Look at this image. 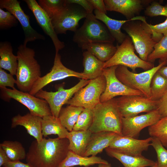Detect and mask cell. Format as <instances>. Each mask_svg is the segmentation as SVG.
Wrapping results in <instances>:
<instances>
[{"mask_svg": "<svg viewBox=\"0 0 167 167\" xmlns=\"http://www.w3.org/2000/svg\"><path fill=\"white\" fill-rule=\"evenodd\" d=\"M109 163L107 161L100 157L84 156L69 151L66 157L58 167H72L76 166L87 167L95 164Z\"/></svg>", "mask_w": 167, "mask_h": 167, "instance_id": "obj_26", "label": "cell"}, {"mask_svg": "<svg viewBox=\"0 0 167 167\" xmlns=\"http://www.w3.org/2000/svg\"><path fill=\"white\" fill-rule=\"evenodd\" d=\"M93 120L89 130L92 133L109 132L122 135V117L116 98L97 104L92 109Z\"/></svg>", "mask_w": 167, "mask_h": 167, "instance_id": "obj_2", "label": "cell"}, {"mask_svg": "<svg viewBox=\"0 0 167 167\" xmlns=\"http://www.w3.org/2000/svg\"><path fill=\"white\" fill-rule=\"evenodd\" d=\"M42 132L44 137L54 134L61 138H67L69 132L63 126L58 118L50 115L42 118Z\"/></svg>", "mask_w": 167, "mask_h": 167, "instance_id": "obj_29", "label": "cell"}, {"mask_svg": "<svg viewBox=\"0 0 167 167\" xmlns=\"http://www.w3.org/2000/svg\"><path fill=\"white\" fill-rule=\"evenodd\" d=\"M5 167H32L28 164L24 163L19 161H9L3 166Z\"/></svg>", "mask_w": 167, "mask_h": 167, "instance_id": "obj_45", "label": "cell"}, {"mask_svg": "<svg viewBox=\"0 0 167 167\" xmlns=\"http://www.w3.org/2000/svg\"><path fill=\"white\" fill-rule=\"evenodd\" d=\"M152 139V137L138 139L117 135L108 148L127 155L140 156L143 151L148 150Z\"/></svg>", "mask_w": 167, "mask_h": 167, "instance_id": "obj_17", "label": "cell"}, {"mask_svg": "<svg viewBox=\"0 0 167 167\" xmlns=\"http://www.w3.org/2000/svg\"><path fill=\"white\" fill-rule=\"evenodd\" d=\"M144 13L146 16L151 17L163 16L167 18V4L162 6L156 2L153 1L146 8Z\"/></svg>", "mask_w": 167, "mask_h": 167, "instance_id": "obj_39", "label": "cell"}, {"mask_svg": "<svg viewBox=\"0 0 167 167\" xmlns=\"http://www.w3.org/2000/svg\"><path fill=\"white\" fill-rule=\"evenodd\" d=\"M98 167H111V164L109 163L108 164H99Z\"/></svg>", "mask_w": 167, "mask_h": 167, "instance_id": "obj_48", "label": "cell"}, {"mask_svg": "<svg viewBox=\"0 0 167 167\" xmlns=\"http://www.w3.org/2000/svg\"><path fill=\"white\" fill-rule=\"evenodd\" d=\"M16 80L10 73L8 74L3 69L0 68V88H2L9 87L14 89Z\"/></svg>", "mask_w": 167, "mask_h": 167, "instance_id": "obj_40", "label": "cell"}, {"mask_svg": "<svg viewBox=\"0 0 167 167\" xmlns=\"http://www.w3.org/2000/svg\"><path fill=\"white\" fill-rule=\"evenodd\" d=\"M92 132L87 131H74L69 132L67 139L69 151L83 156L89 143Z\"/></svg>", "mask_w": 167, "mask_h": 167, "instance_id": "obj_24", "label": "cell"}, {"mask_svg": "<svg viewBox=\"0 0 167 167\" xmlns=\"http://www.w3.org/2000/svg\"><path fill=\"white\" fill-rule=\"evenodd\" d=\"M122 28L131 38L139 58L146 61L155 45L163 36L153 31L146 21H130L125 24Z\"/></svg>", "mask_w": 167, "mask_h": 167, "instance_id": "obj_4", "label": "cell"}, {"mask_svg": "<svg viewBox=\"0 0 167 167\" xmlns=\"http://www.w3.org/2000/svg\"><path fill=\"white\" fill-rule=\"evenodd\" d=\"M68 2L79 5L83 7L87 14L93 13L94 8L88 0H67Z\"/></svg>", "mask_w": 167, "mask_h": 167, "instance_id": "obj_42", "label": "cell"}, {"mask_svg": "<svg viewBox=\"0 0 167 167\" xmlns=\"http://www.w3.org/2000/svg\"><path fill=\"white\" fill-rule=\"evenodd\" d=\"M161 118L167 116V90L158 101L157 109Z\"/></svg>", "mask_w": 167, "mask_h": 167, "instance_id": "obj_41", "label": "cell"}, {"mask_svg": "<svg viewBox=\"0 0 167 167\" xmlns=\"http://www.w3.org/2000/svg\"></svg>", "mask_w": 167, "mask_h": 167, "instance_id": "obj_51", "label": "cell"}, {"mask_svg": "<svg viewBox=\"0 0 167 167\" xmlns=\"http://www.w3.org/2000/svg\"><path fill=\"white\" fill-rule=\"evenodd\" d=\"M83 56L84 70L82 73L88 80L95 79L103 75L105 62L87 51L83 53Z\"/></svg>", "mask_w": 167, "mask_h": 167, "instance_id": "obj_28", "label": "cell"}, {"mask_svg": "<svg viewBox=\"0 0 167 167\" xmlns=\"http://www.w3.org/2000/svg\"><path fill=\"white\" fill-rule=\"evenodd\" d=\"M157 72L167 80V66H162Z\"/></svg>", "mask_w": 167, "mask_h": 167, "instance_id": "obj_47", "label": "cell"}, {"mask_svg": "<svg viewBox=\"0 0 167 167\" xmlns=\"http://www.w3.org/2000/svg\"><path fill=\"white\" fill-rule=\"evenodd\" d=\"M148 132L151 137L160 140L167 148V116L161 118L156 123L149 127Z\"/></svg>", "mask_w": 167, "mask_h": 167, "instance_id": "obj_33", "label": "cell"}, {"mask_svg": "<svg viewBox=\"0 0 167 167\" xmlns=\"http://www.w3.org/2000/svg\"><path fill=\"white\" fill-rule=\"evenodd\" d=\"M118 66H113L103 69V75L106 79V85L104 92L101 95L100 102L108 101L118 96L138 95L144 96L140 91L127 86L119 80L115 74Z\"/></svg>", "mask_w": 167, "mask_h": 167, "instance_id": "obj_14", "label": "cell"}, {"mask_svg": "<svg viewBox=\"0 0 167 167\" xmlns=\"http://www.w3.org/2000/svg\"></svg>", "mask_w": 167, "mask_h": 167, "instance_id": "obj_50", "label": "cell"}, {"mask_svg": "<svg viewBox=\"0 0 167 167\" xmlns=\"http://www.w3.org/2000/svg\"><path fill=\"white\" fill-rule=\"evenodd\" d=\"M67 138H43L40 142L31 143L26 161L32 167H58L69 151Z\"/></svg>", "mask_w": 167, "mask_h": 167, "instance_id": "obj_1", "label": "cell"}, {"mask_svg": "<svg viewBox=\"0 0 167 167\" xmlns=\"http://www.w3.org/2000/svg\"><path fill=\"white\" fill-rule=\"evenodd\" d=\"M73 41L81 48L89 43L111 42L115 41L107 28L93 13L87 14L83 25L74 32Z\"/></svg>", "mask_w": 167, "mask_h": 167, "instance_id": "obj_5", "label": "cell"}, {"mask_svg": "<svg viewBox=\"0 0 167 167\" xmlns=\"http://www.w3.org/2000/svg\"><path fill=\"white\" fill-rule=\"evenodd\" d=\"M157 59H160L161 62L167 61V35H163L155 45L153 51L148 57L147 61L153 63Z\"/></svg>", "mask_w": 167, "mask_h": 167, "instance_id": "obj_35", "label": "cell"}, {"mask_svg": "<svg viewBox=\"0 0 167 167\" xmlns=\"http://www.w3.org/2000/svg\"><path fill=\"white\" fill-rule=\"evenodd\" d=\"M11 161H19L26 158V154L22 143L16 141L5 140L0 144Z\"/></svg>", "mask_w": 167, "mask_h": 167, "instance_id": "obj_31", "label": "cell"}, {"mask_svg": "<svg viewBox=\"0 0 167 167\" xmlns=\"http://www.w3.org/2000/svg\"><path fill=\"white\" fill-rule=\"evenodd\" d=\"M17 54L16 85L19 90L29 92L41 77L40 66L35 58V52L33 49L21 44L18 47Z\"/></svg>", "mask_w": 167, "mask_h": 167, "instance_id": "obj_3", "label": "cell"}, {"mask_svg": "<svg viewBox=\"0 0 167 167\" xmlns=\"http://www.w3.org/2000/svg\"><path fill=\"white\" fill-rule=\"evenodd\" d=\"M105 150L109 156L117 159L124 167H152L156 162L142 155L140 156L129 155L109 148H106Z\"/></svg>", "mask_w": 167, "mask_h": 167, "instance_id": "obj_23", "label": "cell"}, {"mask_svg": "<svg viewBox=\"0 0 167 167\" xmlns=\"http://www.w3.org/2000/svg\"><path fill=\"white\" fill-rule=\"evenodd\" d=\"M81 48L88 51L99 60L105 62L113 56L117 47L115 46L111 42H97L85 45Z\"/></svg>", "mask_w": 167, "mask_h": 167, "instance_id": "obj_25", "label": "cell"}, {"mask_svg": "<svg viewBox=\"0 0 167 167\" xmlns=\"http://www.w3.org/2000/svg\"><path fill=\"white\" fill-rule=\"evenodd\" d=\"M11 44L7 41L0 43V68L8 71L13 75H16L18 65L17 56L13 53Z\"/></svg>", "mask_w": 167, "mask_h": 167, "instance_id": "obj_27", "label": "cell"}, {"mask_svg": "<svg viewBox=\"0 0 167 167\" xmlns=\"http://www.w3.org/2000/svg\"><path fill=\"white\" fill-rule=\"evenodd\" d=\"M70 77L88 80L82 72H76L65 66L62 62L60 55L59 53L55 54L53 66L51 71L40 77L34 84L29 93L35 96L38 92L49 83Z\"/></svg>", "mask_w": 167, "mask_h": 167, "instance_id": "obj_13", "label": "cell"}, {"mask_svg": "<svg viewBox=\"0 0 167 167\" xmlns=\"http://www.w3.org/2000/svg\"><path fill=\"white\" fill-rule=\"evenodd\" d=\"M150 145L154 149L156 152L159 167H167V150L164 147L158 139L152 137Z\"/></svg>", "mask_w": 167, "mask_h": 167, "instance_id": "obj_37", "label": "cell"}, {"mask_svg": "<svg viewBox=\"0 0 167 167\" xmlns=\"http://www.w3.org/2000/svg\"><path fill=\"white\" fill-rule=\"evenodd\" d=\"M152 30L154 32L163 35H167V18L163 22L154 25L149 24Z\"/></svg>", "mask_w": 167, "mask_h": 167, "instance_id": "obj_43", "label": "cell"}, {"mask_svg": "<svg viewBox=\"0 0 167 167\" xmlns=\"http://www.w3.org/2000/svg\"><path fill=\"white\" fill-rule=\"evenodd\" d=\"M94 13L95 18L104 23L112 37L120 44L123 42L126 36L121 30V28L125 24L133 20H140L143 22L146 21L145 17L143 16H136L130 19L118 20L111 18L106 14L96 10H94Z\"/></svg>", "mask_w": 167, "mask_h": 167, "instance_id": "obj_21", "label": "cell"}, {"mask_svg": "<svg viewBox=\"0 0 167 167\" xmlns=\"http://www.w3.org/2000/svg\"><path fill=\"white\" fill-rule=\"evenodd\" d=\"M118 134L112 132H101L92 133L84 156H96L108 148Z\"/></svg>", "mask_w": 167, "mask_h": 167, "instance_id": "obj_22", "label": "cell"}, {"mask_svg": "<svg viewBox=\"0 0 167 167\" xmlns=\"http://www.w3.org/2000/svg\"><path fill=\"white\" fill-rule=\"evenodd\" d=\"M3 96L13 99L27 107L30 113L41 118L52 115L49 105L45 100L36 97L28 92L14 89L1 88Z\"/></svg>", "mask_w": 167, "mask_h": 167, "instance_id": "obj_12", "label": "cell"}, {"mask_svg": "<svg viewBox=\"0 0 167 167\" xmlns=\"http://www.w3.org/2000/svg\"><path fill=\"white\" fill-rule=\"evenodd\" d=\"M18 20L11 13L0 8V28L5 30L16 26Z\"/></svg>", "mask_w": 167, "mask_h": 167, "instance_id": "obj_38", "label": "cell"}, {"mask_svg": "<svg viewBox=\"0 0 167 167\" xmlns=\"http://www.w3.org/2000/svg\"><path fill=\"white\" fill-rule=\"evenodd\" d=\"M84 109L82 107L71 105L62 108L58 118L63 126L69 132L73 130L80 114Z\"/></svg>", "mask_w": 167, "mask_h": 167, "instance_id": "obj_30", "label": "cell"}, {"mask_svg": "<svg viewBox=\"0 0 167 167\" xmlns=\"http://www.w3.org/2000/svg\"><path fill=\"white\" fill-rule=\"evenodd\" d=\"M38 3L41 7L52 19L66 5V0H39Z\"/></svg>", "mask_w": 167, "mask_h": 167, "instance_id": "obj_34", "label": "cell"}, {"mask_svg": "<svg viewBox=\"0 0 167 167\" xmlns=\"http://www.w3.org/2000/svg\"><path fill=\"white\" fill-rule=\"evenodd\" d=\"M135 49L131 38L126 36L123 42L117 47L113 56L105 62L104 68L121 65L130 68L134 72L137 68L146 71L154 67L153 63L144 61L137 56L135 53Z\"/></svg>", "mask_w": 167, "mask_h": 167, "instance_id": "obj_7", "label": "cell"}, {"mask_svg": "<svg viewBox=\"0 0 167 167\" xmlns=\"http://www.w3.org/2000/svg\"><path fill=\"white\" fill-rule=\"evenodd\" d=\"M52 19L54 30L58 34H66L69 30L75 32L78 28L79 22L86 18L87 13L81 6L68 2Z\"/></svg>", "mask_w": 167, "mask_h": 167, "instance_id": "obj_9", "label": "cell"}, {"mask_svg": "<svg viewBox=\"0 0 167 167\" xmlns=\"http://www.w3.org/2000/svg\"><path fill=\"white\" fill-rule=\"evenodd\" d=\"M42 118L31 113L21 115L19 114L13 117L11 119V127L18 126H24L28 133L33 137L38 142L43 139L42 132Z\"/></svg>", "mask_w": 167, "mask_h": 167, "instance_id": "obj_20", "label": "cell"}, {"mask_svg": "<svg viewBox=\"0 0 167 167\" xmlns=\"http://www.w3.org/2000/svg\"><path fill=\"white\" fill-rule=\"evenodd\" d=\"M29 8L34 14L39 25L47 35L49 36L54 45L56 54L63 48L65 44L60 41L54 28L52 20L35 0H25Z\"/></svg>", "mask_w": 167, "mask_h": 167, "instance_id": "obj_18", "label": "cell"}, {"mask_svg": "<svg viewBox=\"0 0 167 167\" xmlns=\"http://www.w3.org/2000/svg\"><path fill=\"white\" fill-rule=\"evenodd\" d=\"M151 1L141 0H104L107 11L120 13L127 19H131L140 12L144 5Z\"/></svg>", "mask_w": 167, "mask_h": 167, "instance_id": "obj_19", "label": "cell"}, {"mask_svg": "<svg viewBox=\"0 0 167 167\" xmlns=\"http://www.w3.org/2000/svg\"><path fill=\"white\" fill-rule=\"evenodd\" d=\"M93 120L92 109L84 108L80 114L73 130L85 131L89 130Z\"/></svg>", "mask_w": 167, "mask_h": 167, "instance_id": "obj_36", "label": "cell"}, {"mask_svg": "<svg viewBox=\"0 0 167 167\" xmlns=\"http://www.w3.org/2000/svg\"><path fill=\"white\" fill-rule=\"evenodd\" d=\"M106 85V79L103 75L90 80L87 85L74 94L66 104L92 109L100 103V97Z\"/></svg>", "mask_w": 167, "mask_h": 167, "instance_id": "obj_8", "label": "cell"}, {"mask_svg": "<svg viewBox=\"0 0 167 167\" xmlns=\"http://www.w3.org/2000/svg\"><path fill=\"white\" fill-rule=\"evenodd\" d=\"M10 161L5 151L0 147V167L3 166L6 163Z\"/></svg>", "mask_w": 167, "mask_h": 167, "instance_id": "obj_46", "label": "cell"}, {"mask_svg": "<svg viewBox=\"0 0 167 167\" xmlns=\"http://www.w3.org/2000/svg\"><path fill=\"white\" fill-rule=\"evenodd\" d=\"M161 118L157 109L143 114L123 117L122 135L135 138L139 136L143 129L154 124Z\"/></svg>", "mask_w": 167, "mask_h": 167, "instance_id": "obj_16", "label": "cell"}, {"mask_svg": "<svg viewBox=\"0 0 167 167\" xmlns=\"http://www.w3.org/2000/svg\"><path fill=\"white\" fill-rule=\"evenodd\" d=\"M167 90V80L157 72L153 76L150 85L152 99L158 101L164 95Z\"/></svg>", "mask_w": 167, "mask_h": 167, "instance_id": "obj_32", "label": "cell"}, {"mask_svg": "<svg viewBox=\"0 0 167 167\" xmlns=\"http://www.w3.org/2000/svg\"><path fill=\"white\" fill-rule=\"evenodd\" d=\"M119 111L123 118L137 116L157 109L158 101L138 95L121 96L116 98Z\"/></svg>", "mask_w": 167, "mask_h": 167, "instance_id": "obj_11", "label": "cell"}, {"mask_svg": "<svg viewBox=\"0 0 167 167\" xmlns=\"http://www.w3.org/2000/svg\"><path fill=\"white\" fill-rule=\"evenodd\" d=\"M152 167H159L157 162H156L155 164Z\"/></svg>", "mask_w": 167, "mask_h": 167, "instance_id": "obj_49", "label": "cell"}, {"mask_svg": "<svg viewBox=\"0 0 167 167\" xmlns=\"http://www.w3.org/2000/svg\"><path fill=\"white\" fill-rule=\"evenodd\" d=\"M90 80L81 79L73 87L67 89L63 86H60L55 92H48L42 89L35 95L36 97L45 100L48 103L52 115L58 118L62 106L66 104L74 94L82 88L87 85Z\"/></svg>", "mask_w": 167, "mask_h": 167, "instance_id": "obj_10", "label": "cell"}, {"mask_svg": "<svg viewBox=\"0 0 167 167\" xmlns=\"http://www.w3.org/2000/svg\"><path fill=\"white\" fill-rule=\"evenodd\" d=\"M0 7L6 9L14 15L21 25L25 37L23 45L26 46L28 42L37 40H44L45 37L38 32L31 26L29 18L21 8L20 2L17 0H1Z\"/></svg>", "mask_w": 167, "mask_h": 167, "instance_id": "obj_15", "label": "cell"}, {"mask_svg": "<svg viewBox=\"0 0 167 167\" xmlns=\"http://www.w3.org/2000/svg\"><path fill=\"white\" fill-rule=\"evenodd\" d=\"M94 8L99 11L106 14L107 10L103 0H88Z\"/></svg>", "mask_w": 167, "mask_h": 167, "instance_id": "obj_44", "label": "cell"}, {"mask_svg": "<svg viewBox=\"0 0 167 167\" xmlns=\"http://www.w3.org/2000/svg\"><path fill=\"white\" fill-rule=\"evenodd\" d=\"M167 63V61L161 62L157 66L138 73L130 71L127 67L119 65L116 69L115 74L118 79L123 84L140 91L145 97L150 98L152 78L159 70Z\"/></svg>", "mask_w": 167, "mask_h": 167, "instance_id": "obj_6", "label": "cell"}]
</instances>
